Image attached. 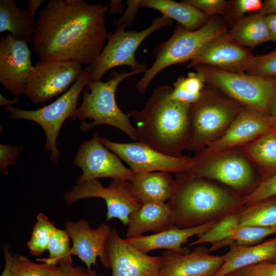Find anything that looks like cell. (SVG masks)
I'll list each match as a JSON object with an SVG mask.
<instances>
[{"label": "cell", "instance_id": "obj_1", "mask_svg": "<svg viewBox=\"0 0 276 276\" xmlns=\"http://www.w3.org/2000/svg\"><path fill=\"white\" fill-rule=\"evenodd\" d=\"M108 9L84 0H50L39 12L33 50L40 60L91 64L108 37Z\"/></svg>", "mask_w": 276, "mask_h": 276}, {"label": "cell", "instance_id": "obj_2", "mask_svg": "<svg viewBox=\"0 0 276 276\" xmlns=\"http://www.w3.org/2000/svg\"><path fill=\"white\" fill-rule=\"evenodd\" d=\"M175 190L167 202L170 226L181 228L204 225L244 206V197L216 181L176 174Z\"/></svg>", "mask_w": 276, "mask_h": 276}, {"label": "cell", "instance_id": "obj_3", "mask_svg": "<svg viewBox=\"0 0 276 276\" xmlns=\"http://www.w3.org/2000/svg\"><path fill=\"white\" fill-rule=\"evenodd\" d=\"M173 87H157L141 110L130 111L137 141L166 154L179 155L186 149L190 132L191 106L171 98Z\"/></svg>", "mask_w": 276, "mask_h": 276}, {"label": "cell", "instance_id": "obj_4", "mask_svg": "<svg viewBox=\"0 0 276 276\" xmlns=\"http://www.w3.org/2000/svg\"><path fill=\"white\" fill-rule=\"evenodd\" d=\"M144 72L128 73L112 71L107 82L102 80L89 82L83 92L82 102L77 109V118L81 121L80 130L86 133L100 125L116 127L130 139L137 141L136 129L130 122L131 113H125L120 109L115 98L118 85L125 79Z\"/></svg>", "mask_w": 276, "mask_h": 276}, {"label": "cell", "instance_id": "obj_5", "mask_svg": "<svg viewBox=\"0 0 276 276\" xmlns=\"http://www.w3.org/2000/svg\"><path fill=\"white\" fill-rule=\"evenodd\" d=\"M227 27L220 15L211 16L203 26L195 31L188 30L178 24L170 38L155 47V60L136 83V90L145 93L160 72L170 65L190 61L207 43L226 32Z\"/></svg>", "mask_w": 276, "mask_h": 276}, {"label": "cell", "instance_id": "obj_6", "mask_svg": "<svg viewBox=\"0 0 276 276\" xmlns=\"http://www.w3.org/2000/svg\"><path fill=\"white\" fill-rule=\"evenodd\" d=\"M191 168L183 174L190 177L204 178L220 183L242 197L249 194L261 178L241 150L237 148L217 152L202 149L196 152Z\"/></svg>", "mask_w": 276, "mask_h": 276}, {"label": "cell", "instance_id": "obj_7", "mask_svg": "<svg viewBox=\"0 0 276 276\" xmlns=\"http://www.w3.org/2000/svg\"><path fill=\"white\" fill-rule=\"evenodd\" d=\"M243 107L206 85L201 98L190 107V132L186 150L197 152L219 138Z\"/></svg>", "mask_w": 276, "mask_h": 276}, {"label": "cell", "instance_id": "obj_8", "mask_svg": "<svg viewBox=\"0 0 276 276\" xmlns=\"http://www.w3.org/2000/svg\"><path fill=\"white\" fill-rule=\"evenodd\" d=\"M91 74L90 68L88 65L67 91L53 103L38 109L28 110L13 106L5 108L9 112L8 119L33 121L42 127L46 135L44 147L51 153L50 161L54 164L59 162L61 155L56 144L61 127L67 119L70 118L74 121L77 118L78 100L81 93L89 83Z\"/></svg>", "mask_w": 276, "mask_h": 276}, {"label": "cell", "instance_id": "obj_9", "mask_svg": "<svg viewBox=\"0 0 276 276\" xmlns=\"http://www.w3.org/2000/svg\"><path fill=\"white\" fill-rule=\"evenodd\" d=\"M206 85L221 91L243 106L270 114L276 90V78L233 73L198 64L194 66Z\"/></svg>", "mask_w": 276, "mask_h": 276}, {"label": "cell", "instance_id": "obj_10", "mask_svg": "<svg viewBox=\"0 0 276 276\" xmlns=\"http://www.w3.org/2000/svg\"><path fill=\"white\" fill-rule=\"evenodd\" d=\"M173 20L165 16L156 17L151 25L140 32L125 31L124 24L117 26L114 32L108 35V42L96 61L89 65L91 77L89 82L102 80L109 70L119 66H129L133 71L146 72L145 63H139L135 58L136 50L150 34L164 27L171 26Z\"/></svg>", "mask_w": 276, "mask_h": 276}, {"label": "cell", "instance_id": "obj_11", "mask_svg": "<svg viewBox=\"0 0 276 276\" xmlns=\"http://www.w3.org/2000/svg\"><path fill=\"white\" fill-rule=\"evenodd\" d=\"M100 198L106 204V221L118 219L127 226L131 215L142 204L134 195L129 180H112L105 187L98 179L76 183L71 190L63 195L68 206L85 198Z\"/></svg>", "mask_w": 276, "mask_h": 276}, {"label": "cell", "instance_id": "obj_12", "mask_svg": "<svg viewBox=\"0 0 276 276\" xmlns=\"http://www.w3.org/2000/svg\"><path fill=\"white\" fill-rule=\"evenodd\" d=\"M83 70L74 61L39 60L28 78L25 95L35 104H43L67 91Z\"/></svg>", "mask_w": 276, "mask_h": 276}, {"label": "cell", "instance_id": "obj_13", "mask_svg": "<svg viewBox=\"0 0 276 276\" xmlns=\"http://www.w3.org/2000/svg\"><path fill=\"white\" fill-rule=\"evenodd\" d=\"M100 140L134 172H166L177 174L187 172L193 164L192 158L166 154L140 141L122 143L101 136Z\"/></svg>", "mask_w": 276, "mask_h": 276}, {"label": "cell", "instance_id": "obj_14", "mask_svg": "<svg viewBox=\"0 0 276 276\" xmlns=\"http://www.w3.org/2000/svg\"><path fill=\"white\" fill-rule=\"evenodd\" d=\"M73 164L82 170L76 183L85 181L109 178L113 180H130L134 171L126 167L120 158L109 151L100 140L99 133L80 145Z\"/></svg>", "mask_w": 276, "mask_h": 276}, {"label": "cell", "instance_id": "obj_15", "mask_svg": "<svg viewBox=\"0 0 276 276\" xmlns=\"http://www.w3.org/2000/svg\"><path fill=\"white\" fill-rule=\"evenodd\" d=\"M32 52L25 41L8 33L0 40V82L15 97L25 94L28 78L34 68Z\"/></svg>", "mask_w": 276, "mask_h": 276}, {"label": "cell", "instance_id": "obj_16", "mask_svg": "<svg viewBox=\"0 0 276 276\" xmlns=\"http://www.w3.org/2000/svg\"><path fill=\"white\" fill-rule=\"evenodd\" d=\"M106 249L112 276H158L161 256H151L136 249L111 228Z\"/></svg>", "mask_w": 276, "mask_h": 276}, {"label": "cell", "instance_id": "obj_17", "mask_svg": "<svg viewBox=\"0 0 276 276\" xmlns=\"http://www.w3.org/2000/svg\"><path fill=\"white\" fill-rule=\"evenodd\" d=\"M254 57L227 31L204 45L190 60L187 67L203 64L224 71L243 73L247 72Z\"/></svg>", "mask_w": 276, "mask_h": 276}, {"label": "cell", "instance_id": "obj_18", "mask_svg": "<svg viewBox=\"0 0 276 276\" xmlns=\"http://www.w3.org/2000/svg\"><path fill=\"white\" fill-rule=\"evenodd\" d=\"M272 130V121L269 114L243 106L224 133L202 150L217 152L242 148Z\"/></svg>", "mask_w": 276, "mask_h": 276}, {"label": "cell", "instance_id": "obj_19", "mask_svg": "<svg viewBox=\"0 0 276 276\" xmlns=\"http://www.w3.org/2000/svg\"><path fill=\"white\" fill-rule=\"evenodd\" d=\"M64 225L72 241L71 255L80 259L88 269L97 266L98 258L104 267L110 268L106 249L111 231L108 225L102 223L97 228H92L87 220L80 219L68 221Z\"/></svg>", "mask_w": 276, "mask_h": 276}, {"label": "cell", "instance_id": "obj_20", "mask_svg": "<svg viewBox=\"0 0 276 276\" xmlns=\"http://www.w3.org/2000/svg\"><path fill=\"white\" fill-rule=\"evenodd\" d=\"M161 257L158 276H216L225 259V255H211L201 245L187 254L166 250Z\"/></svg>", "mask_w": 276, "mask_h": 276}, {"label": "cell", "instance_id": "obj_21", "mask_svg": "<svg viewBox=\"0 0 276 276\" xmlns=\"http://www.w3.org/2000/svg\"><path fill=\"white\" fill-rule=\"evenodd\" d=\"M217 220L199 226L181 228L170 227L162 232L150 235L126 238V241L139 250L147 254L156 249H166L179 253L187 254L189 250L183 248L182 244L195 235L200 236L211 228Z\"/></svg>", "mask_w": 276, "mask_h": 276}, {"label": "cell", "instance_id": "obj_22", "mask_svg": "<svg viewBox=\"0 0 276 276\" xmlns=\"http://www.w3.org/2000/svg\"><path fill=\"white\" fill-rule=\"evenodd\" d=\"M132 192L141 203L166 202L175 190V180L166 172H134L129 180Z\"/></svg>", "mask_w": 276, "mask_h": 276}, {"label": "cell", "instance_id": "obj_23", "mask_svg": "<svg viewBox=\"0 0 276 276\" xmlns=\"http://www.w3.org/2000/svg\"><path fill=\"white\" fill-rule=\"evenodd\" d=\"M224 263L216 276H223L243 267L276 262V237L250 246H230Z\"/></svg>", "mask_w": 276, "mask_h": 276}, {"label": "cell", "instance_id": "obj_24", "mask_svg": "<svg viewBox=\"0 0 276 276\" xmlns=\"http://www.w3.org/2000/svg\"><path fill=\"white\" fill-rule=\"evenodd\" d=\"M171 212L167 202L142 204L131 216L126 238H133L152 232L157 233L169 227Z\"/></svg>", "mask_w": 276, "mask_h": 276}, {"label": "cell", "instance_id": "obj_25", "mask_svg": "<svg viewBox=\"0 0 276 276\" xmlns=\"http://www.w3.org/2000/svg\"><path fill=\"white\" fill-rule=\"evenodd\" d=\"M140 8H148L156 10L162 15L175 20L186 29L196 30L203 26L210 19L202 12L183 2L172 0H140Z\"/></svg>", "mask_w": 276, "mask_h": 276}, {"label": "cell", "instance_id": "obj_26", "mask_svg": "<svg viewBox=\"0 0 276 276\" xmlns=\"http://www.w3.org/2000/svg\"><path fill=\"white\" fill-rule=\"evenodd\" d=\"M35 29L26 8H18L13 0L0 1L1 33L9 31L14 38L32 43Z\"/></svg>", "mask_w": 276, "mask_h": 276}, {"label": "cell", "instance_id": "obj_27", "mask_svg": "<svg viewBox=\"0 0 276 276\" xmlns=\"http://www.w3.org/2000/svg\"><path fill=\"white\" fill-rule=\"evenodd\" d=\"M241 150L256 167L261 180L276 174V130L264 134Z\"/></svg>", "mask_w": 276, "mask_h": 276}, {"label": "cell", "instance_id": "obj_28", "mask_svg": "<svg viewBox=\"0 0 276 276\" xmlns=\"http://www.w3.org/2000/svg\"><path fill=\"white\" fill-rule=\"evenodd\" d=\"M228 32L237 42L248 49L271 40L265 16L259 13L244 16Z\"/></svg>", "mask_w": 276, "mask_h": 276}, {"label": "cell", "instance_id": "obj_29", "mask_svg": "<svg viewBox=\"0 0 276 276\" xmlns=\"http://www.w3.org/2000/svg\"><path fill=\"white\" fill-rule=\"evenodd\" d=\"M242 226L276 227V196L240 210Z\"/></svg>", "mask_w": 276, "mask_h": 276}, {"label": "cell", "instance_id": "obj_30", "mask_svg": "<svg viewBox=\"0 0 276 276\" xmlns=\"http://www.w3.org/2000/svg\"><path fill=\"white\" fill-rule=\"evenodd\" d=\"M206 86L201 74L189 73L187 76H180L173 84L171 98L173 100L191 106L202 96Z\"/></svg>", "mask_w": 276, "mask_h": 276}, {"label": "cell", "instance_id": "obj_31", "mask_svg": "<svg viewBox=\"0 0 276 276\" xmlns=\"http://www.w3.org/2000/svg\"><path fill=\"white\" fill-rule=\"evenodd\" d=\"M274 234H276V227L240 226L234 229L224 240L212 244L210 250H216L226 246H250L257 245L267 236Z\"/></svg>", "mask_w": 276, "mask_h": 276}, {"label": "cell", "instance_id": "obj_32", "mask_svg": "<svg viewBox=\"0 0 276 276\" xmlns=\"http://www.w3.org/2000/svg\"><path fill=\"white\" fill-rule=\"evenodd\" d=\"M240 210L227 214L217 220L211 228L199 236L197 240L190 243L188 246L204 243L214 244L226 239L234 229L240 226Z\"/></svg>", "mask_w": 276, "mask_h": 276}, {"label": "cell", "instance_id": "obj_33", "mask_svg": "<svg viewBox=\"0 0 276 276\" xmlns=\"http://www.w3.org/2000/svg\"><path fill=\"white\" fill-rule=\"evenodd\" d=\"M56 228L44 214L39 213L27 244L30 252L36 256L44 254L48 249L50 239Z\"/></svg>", "mask_w": 276, "mask_h": 276}, {"label": "cell", "instance_id": "obj_34", "mask_svg": "<svg viewBox=\"0 0 276 276\" xmlns=\"http://www.w3.org/2000/svg\"><path fill=\"white\" fill-rule=\"evenodd\" d=\"M70 237L65 229L57 228L49 242L48 249L49 252V257L36 260L56 265H58L62 262L72 260L70 254Z\"/></svg>", "mask_w": 276, "mask_h": 276}, {"label": "cell", "instance_id": "obj_35", "mask_svg": "<svg viewBox=\"0 0 276 276\" xmlns=\"http://www.w3.org/2000/svg\"><path fill=\"white\" fill-rule=\"evenodd\" d=\"M263 2L261 0L227 1L222 17L227 26L232 28L247 14L259 13L262 9Z\"/></svg>", "mask_w": 276, "mask_h": 276}, {"label": "cell", "instance_id": "obj_36", "mask_svg": "<svg viewBox=\"0 0 276 276\" xmlns=\"http://www.w3.org/2000/svg\"><path fill=\"white\" fill-rule=\"evenodd\" d=\"M14 270L15 276H60L58 265L43 262H33L26 256L14 254Z\"/></svg>", "mask_w": 276, "mask_h": 276}, {"label": "cell", "instance_id": "obj_37", "mask_svg": "<svg viewBox=\"0 0 276 276\" xmlns=\"http://www.w3.org/2000/svg\"><path fill=\"white\" fill-rule=\"evenodd\" d=\"M246 73L276 78V50L266 54L255 56Z\"/></svg>", "mask_w": 276, "mask_h": 276}, {"label": "cell", "instance_id": "obj_38", "mask_svg": "<svg viewBox=\"0 0 276 276\" xmlns=\"http://www.w3.org/2000/svg\"><path fill=\"white\" fill-rule=\"evenodd\" d=\"M275 196L276 174L261 180L249 194L244 197V205H249Z\"/></svg>", "mask_w": 276, "mask_h": 276}, {"label": "cell", "instance_id": "obj_39", "mask_svg": "<svg viewBox=\"0 0 276 276\" xmlns=\"http://www.w3.org/2000/svg\"><path fill=\"white\" fill-rule=\"evenodd\" d=\"M209 16H222L227 1L225 0H183Z\"/></svg>", "mask_w": 276, "mask_h": 276}, {"label": "cell", "instance_id": "obj_40", "mask_svg": "<svg viewBox=\"0 0 276 276\" xmlns=\"http://www.w3.org/2000/svg\"><path fill=\"white\" fill-rule=\"evenodd\" d=\"M23 145L12 146L9 144L0 145V171L4 175H8V167L16 165V159L23 150Z\"/></svg>", "mask_w": 276, "mask_h": 276}, {"label": "cell", "instance_id": "obj_41", "mask_svg": "<svg viewBox=\"0 0 276 276\" xmlns=\"http://www.w3.org/2000/svg\"><path fill=\"white\" fill-rule=\"evenodd\" d=\"M236 271L241 276H276V262L251 265Z\"/></svg>", "mask_w": 276, "mask_h": 276}, {"label": "cell", "instance_id": "obj_42", "mask_svg": "<svg viewBox=\"0 0 276 276\" xmlns=\"http://www.w3.org/2000/svg\"><path fill=\"white\" fill-rule=\"evenodd\" d=\"M58 266L60 269V276H104L95 270L74 266L72 260L62 262Z\"/></svg>", "mask_w": 276, "mask_h": 276}, {"label": "cell", "instance_id": "obj_43", "mask_svg": "<svg viewBox=\"0 0 276 276\" xmlns=\"http://www.w3.org/2000/svg\"><path fill=\"white\" fill-rule=\"evenodd\" d=\"M140 0L128 1L127 4L128 7L123 16L115 22V25L119 26L125 25L126 27L129 26L132 23L137 13Z\"/></svg>", "mask_w": 276, "mask_h": 276}, {"label": "cell", "instance_id": "obj_44", "mask_svg": "<svg viewBox=\"0 0 276 276\" xmlns=\"http://www.w3.org/2000/svg\"><path fill=\"white\" fill-rule=\"evenodd\" d=\"M3 254L5 260V267L1 276H15L14 270V254L10 251L8 244L3 245Z\"/></svg>", "mask_w": 276, "mask_h": 276}, {"label": "cell", "instance_id": "obj_45", "mask_svg": "<svg viewBox=\"0 0 276 276\" xmlns=\"http://www.w3.org/2000/svg\"><path fill=\"white\" fill-rule=\"evenodd\" d=\"M259 13L264 16L276 14V0L264 1L262 9Z\"/></svg>", "mask_w": 276, "mask_h": 276}, {"label": "cell", "instance_id": "obj_46", "mask_svg": "<svg viewBox=\"0 0 276 276\" xmlns=\"http://www.w3.org/2000/svg\"><path fill=\"white\" fill-rule=\"evenodd\" d=\"M269 30L271 39L276 43V14L265 16Z\"/></svg>", "mask_w": 276, "mask_h": 276}, {"label": "cell", "instance_id": "obj_47", "mask_svg": "<svg viewBox=\"0 0 276 276\" xmlns=\"http://www.w3.org/2000/svg\"><path fill=\"white\" fill-rule=\"evenodd\" d=\"M44 2V0H28L27 1L26 9L32 18H34L37 9Z\"/></svg>", "mask_w": 276, "mask_h": 276}, {"label": "cell", "instance_id": "obj_48", "mask_svg": "<svg viewBox=\"0 0 276 276\" xmlns=\"http://www.w3.org/2000/svg\"><path fill=\"white\" fill-rule=\"evenodd\" d=\"M122 3L121 1H111L107 5L110 13L121 14L123 11Z\"/></svg>", "mask_w": 276, "mask_h": 276}, {"label": "cell", "instance_id": "obj_49", "mask_svg": "<svg viewBox=\"0 0 276 276\" xmlns=\"http://www.w3.org/2000/svg\"><path fill=\"white\" fill-rule=\"evenodd\" d=\"M269 113L272 121L273 129L276 130V90L271 102Z\"/></svg>", "mask_w": 276, "mask_h": 276}, {"label": "cell", "instance_id": "obj_50", "mask_svg": "<svg viewBox=\"0 0 276 276\" xmlns=\"http://www.w3.org/2000/svg\"><path fill=\"white\" fill-rule=\"evenodd\" d=\"M19 98L18 97H15L12 99H8L5 98L1 94H0V105L6 106V107L12 106V105L19 102Z\"/></svg>", "mask_w": 276, "mask_h": 276}, {"label": "cell", "instance_id": "obj_51", "mask_svg": "<svg viewBox=\"0 0 276 276\" xmlns=\"http://www.w3.org/2000/svg\"><path fill=\"white\" fill-rule=\"evenodd\" d=\"M223 276H241L239 274H238L236 271L234 272H232L230 273H228Z\"/></svg>", "mask_w": 276, "mask_h": 276}]
</instances>
